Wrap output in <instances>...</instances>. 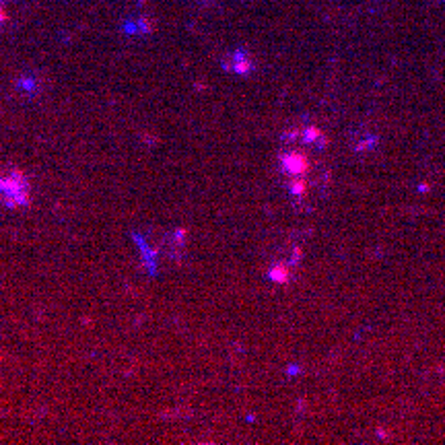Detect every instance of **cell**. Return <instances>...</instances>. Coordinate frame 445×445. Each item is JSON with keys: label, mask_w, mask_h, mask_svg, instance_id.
<instances>
[{"label": "cell", "mask_w": 445, "mask_h": 445, "mask_svg": "<svg viewBox=\"0 0 445 445\" xmlns=\"http://www.w3.org/2000/svg\"><path fill=\"white\" fill-rule=\"evenodd\" d=\"M0 202L17 209L29 202V184L21 171H11L0 175Z\"/></svg>", "instance_id": "6da1fadb"}]
</instances>
